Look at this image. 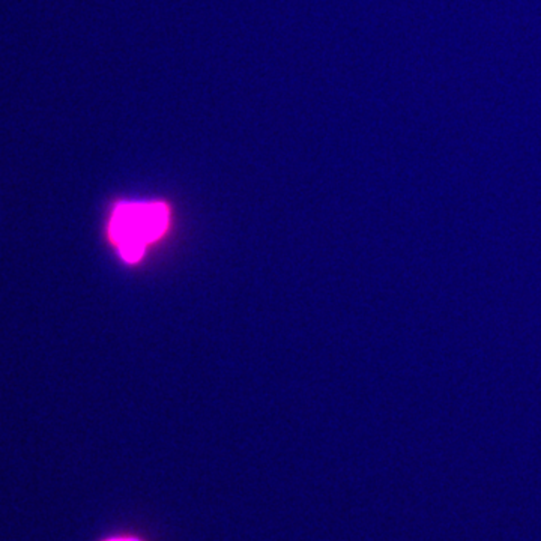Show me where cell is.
<instances>
[{
	"mask_svg": "<svg viewBox=\"0 0 541 541\" xmlns=\"http://www.w3.org/2000/svg\"><path fill=\"white\" fill-rule=\"evenodd\" d=\"M169 223L162 203H121L110 220V238L126 261H137L149 243L160 238Z\"/></svg>",
	"mask_w": 541,
	"mask_h": 541,
	"instance_id": "obj_1",
	"label": "cell"
},
{
	"mask_svg": "<svg viewBox=\"0 0 541 541\" xmlns=\"http://www.w3.org/2000/svg\"><path fill=\"white\" fill-rule=\"evenodd\" d=\"M98 541H148L142 536H134V534H115V536H104Z\"/></svg>",
	"mask_w": 541,
	"mask_h": 541,
	"instance_id": "obj_2",
	"label": "cell"
}]
</instances>
